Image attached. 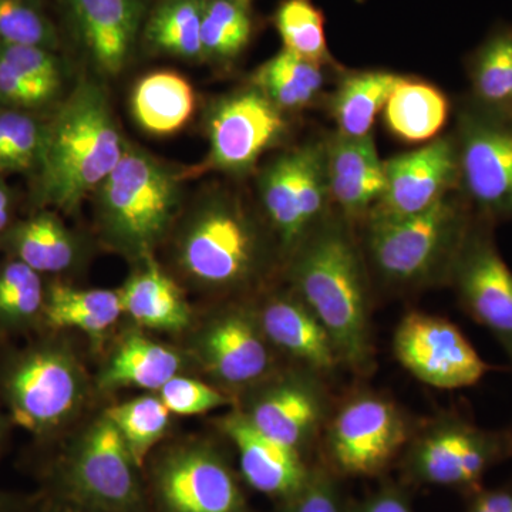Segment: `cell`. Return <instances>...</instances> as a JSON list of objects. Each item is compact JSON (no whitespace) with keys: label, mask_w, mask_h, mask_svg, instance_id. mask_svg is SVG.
<instances>
[{"label":"cell","mask_w":512,"mask_h":512,"mask_svg":"<svg viewBox=\"0 0 512 512\" xmlns=\"http://www.w3.org/2000/svg\"><path fill=\"white\" fill-rule=\"evenodd\" d=\"M167 271L208 302L251 299L282 281V261L255 202L225 185L200 192L163 247Z\"/></svg>","instance_id":"cell-1"},{"label":"cell","mask_w":512,"mask_h":512,"mask_svg":"<svg viewBox=\"0 0 512 512\" xmlns=\"http://www.w3.org/2000/svg\"><path fill=\"white\" fill-rule=\"evenodd\" d=\"M282 281L329 333L343 370L359 379L372 376L373 281L355 225L333 210L286 261Z\"/></svg>","instance_id":"cell-2"},{"label":"cell","mask_w":512,"mask_h":512,"mask_svg":"<svg viewBox=\"0 0 512 512\" xmlns=\"http://www.w3.org/2000/svg\"><path fill=\"white\" fill-rule=\"evenodd\" d=\"M127 147L101 79L83 77L47 121L42 163L30 183L32 210L73 214L119 164Z\"/></svg>","instance_id":"cell-3"},{"label":"cell","mask_w":512,"mask_h":512,"mask_svg":"<svg viewBox=\"0 0 512 512\" xmlns=\"http://www.w3.org/2000/svg\"><path fill=\"white\" fill-rule=\"evenodd\" d=\"M22 346L0 343V402L40 446L66 439L96 392L72 340L39 332Z\"/></svg>","instance_id":"cell-4"},{"label":"cell","mask_w":512,"mask_h":512,"mask_svg":"<svg viewBox=\"0 0 512 512\" xmlns=\"http://www.w3.org/2000/svg\"><path fill=\"white\" fill-rule=\"evenodd\" d=\"M187 181V168L127 140L119 164L93 192L101 244L130 265L158 256L187 204Z\"/></svg>","instance_id":"cell-5"},{"label":"cell","mask_w":512,"mask_h":512,"mask_svg":"<svg viewBox=\"0 0 512 512\" xmlns=\"http://www.w3.org/2000/svg\"><path fill=\"white\" fill-rule=\"evenodd\" d=\"M474 212L460 191L402 220L357 228L373 284L409 293L448 285Z\"/></svg>","instance_id":"cell-6"},{"label":"cell","mask_w":512,"mask_h":512,"mask_svg":"<svg viewBox=\"0 0 512 512\" xmlns=\"http://www.w3.org/2000/svg\"><path fill=\"white\" fill-rule=\"evenodd\" d=\"M106 412L69 437L43 473V493L99 512H151L146 481Z\"/></svg>","instance_id":"cell-7"},{"label":"cell","mask_w":512,"mask_h":512,"mask_svg":"<svg viewBox=\"0 0 512 512\" xmlns=\"http://www.w3.org/2000/svg\"><path fill=\"white\" fill-rule=\"evenodd\" d=\"M510 460L512 427L485 429L447 410L417 421L397 467L406 487L448 488L467 498L484 487L488 471Z\"/></svg>","instance_id":"cell-8"},{"label":"cell","mask_w":512,"mask_h":512,"mask_svg":"<svg viewBox=\"0 0 512 512\" xmlns=\"http://www.w3.org/2000/svg\"><path fill=\"white\" fill-rule=\"evenodd\" d=\"M184 338L194 372L235 402L285 363L266 338L255 298L210 303Z\"/></svg>","instance_id":"cell-9"},{"label":"cell","mask_w":512,"mask_h":512,"mask_svg":"<svg viewBox=\"0 0 512 512\" xmlns=\"http://www.w3.org/2000/svg\"><path fill=\"white\" fill-rule=\"evenodd\" d=\"M417 420L396 400L360 389L335 404L319 440V463L342 478H384L396 467Z\"/></svg>","instance_id":"cell-10"},{"label":"cell","mask_w":512,"mask_h":512,"mask_svg":"<svg viewBox=\"0 0 512 512\" xmlns=\"http://www.w3.org/2000/svg\"><path fill=\"white\" fill-rule=\"evenodd\" d=\"M256 207L274 238L282 269L333 212L323 141L286 148L256 174Z\"/></svg>","instance_id":"cell-11"},{"label":"cell","mask_w":512,"mask_h":512,"mask_svg":"<svg viewBox=\"0 0 512 512\" xmlns=\"http://www.w3.org/2000/svg\"><path fill=\"white\" fill-rule=\"evenodd\" d=\"M151 512H256L224 448L194 437L148 458L144 471Z\"/></svg>","instance_id":"cell-12"},{"label":"cell","mask_w":512,"mask_h":512,"mask_svg":"<svg viewBox=\"0 0 512 512\" xmlns=\"http://www.w3.org/2000/svg\"><path fill=\"white\" fill-rule=\"evenodd\" d=\"M208 153L200 164L187 168L188 180L208 173L244 178L259 160L284 143L288 114L276 107L251 83L217 97L205 116Z\"/></svg>","instance_id":"cell-13"},{"label":"cell","mask_w":512,"mask_h":512,"mask_svg":"<svg viewBox=\"0 0 512 512\" xmlns=\"http://www.w3.org/2000/svg\"><path fill=\"white\" fill-rule=\"evenodd\" d=\"M235 407L265 436L311 460L335 402L329 380L284 363L242 394Z\"/></svg>","instance_id":"cell-14"},{"label":"cell","mask_w":512,"mask_h":512,"mask_svg":"<svg viewBox=\"0 0 512 512\" xmlns=\"http://www.w3.org/2000/svg\"><path fill=\"white\" fill-rule=\"evenodd\" d=\"M461 192L477 217L497 225L512 221V117L468 99L457 116Z\"/></svg>","instance_id":"cell-15"},{"label":"cell","mask_w":512,"mask_h":512,"mask_svg":"<svg viewBox=\"0 0 512 512\" xmlns=\"http://www.w3.org/2000/svg\"><path fill=\"white\" fill-rule=\"evenodd\" d=\"M494 227L474 214L448 285L464 313L503 348L512 372V271L495 244Z\"/></svg>","instance_id":"cell-16"},{"label":"cell","mask_w":512,"mask_h":512,"mask_svg":"<svg viewBox=\"0 0 512 512\" xmlns=\"http://www.w3.org/2000/svg\"><path fill=\"white\" fill-rule=\"evenodd\" d=\"M393 353L419 382L439 390L476 386L493 367L443 316L410 311L394 329Z\"/></svg>","instance_id":"cell-17"},{"label":"cell","mask_w":512,"mask_h":512,"mask_svg":"<svg viewBox=\"0 0 512 512\" xmlns=\"http://www.w3.org/2000/svg\"><path fill=\"white\" fill-rule=\"evenodd\" d=\"M384 170L386 191L363 224L413 217L458 191L456 137H437L417 150L390 158L384 161Z\"/></svg>","instance_id":"cell-18"},{"label":"cell","mask_w":512,"mask_h":512,"mask_svg":"<svg viewBox=\"0 0 512 512\" xmlns=\"http://www.w3.org/2000/svg\"><path fill=\"white\" fill-rule=\"evenodd\" d=\"M74 42L101 79L127 69L146 23L144 0H59Z\"/></svg>","instance_id":"cell-19"},{"label":"cell","mask_w":512,"mask_h":512,"mask_svg":"<svg viewBox=\"0 0 512 512\" xmlns=\"http://www.w3.org/2000/svg\"><path fill=\"white\" fill-rule=\"evenodd\" d=\"M255 308L266 338L285 363L311 370L329 382L343 370L329 333L284 281L256 296Z\"/></svg>","instance_id":"cell-20"},{"label":"cell","mask_w":512,"mask_h":512,"mask_svg":"<svg viewBox=\"0 0 512 512\" xmlns=\"http://www.w3.org/2000/svg\"><path fill=\"white\" fill-rule=\"evenodd\" d=\"M215 426L237 451L239 476L252 490L281 503L309 480L315 461L265 436L237 407L218 417Z\"/></svg>","instance_id":"cell-21"},{"label":"cell","mask_w":512,"mask_h":512,"mask_svg":"<svg viewBox=\"0 0 512 512\" xmlns=\"http://www.w3.org/2000/svg\"><path fill=\"white\" fill-rule=\"evenodd\" d=\"M3 256L18 259L47 279L76 274L92 255L89 239L70 228L60 212L32 210L0 235Z\"/></svg>","instance_id":"cell-22"},{"label":"cell","mask_w":512,"mask_h":512,"mask_svg":"<svg viewBox=\"0 0 512 512\" xmlns=\"http://www.w3.org/2000/svg\"><path fill=\"white\" fill-rule=\"evenodd\" d=\"M323 144L333 210L359 228L386 191L384 161L373 134L353 138L335 133Z\"/></svg>","instance_id":"cell-23"},{"label":"cell","mask_w":512,"mask_h":512,"mask_svg":"<svg viewBox=\"0 0 512 512\" xmlns=\"http://www.w3.org/2000/svg\"><path fill=\"white\" fill-rule=\"evenodd\" d=\"M66 60L45 47L0 43V107L50 117L72 87Z\"/></svg>","instance_id":"cell-24"},{"label":"cell","mask_w":512,"mask_h":512,"mask_svg":"<svg viewBox=\"0 0 512 512\" xmlns=\"http://www.w3.org/2000/svg\"><path fill=\"white\" fill-rule=\"evenodd\" d=\"M192 365L183 346L167 345L148 336L143 329L120 333L93 377L97 393L140 389L157 393L178 375H188Z\"/></svg>","instance_id":"cell-25"},{"label":"cell","mask_w":512,"mask_h":512,"mask_svg":"<svg viewBox=\"0 0 512 512\" xmlns=\"http://www.w3.org/2000/svg\"><path fill=\"white\" fill-rule=\"evenodd\" d=\"M131 266L133 271L119 288L124 316L136 328L184 336L197 315L188 302L187 291L158 256Z\"/></svg>","instance_id":"cell-26"},{"label":"cell","mask_w":512,"mask_h":512,"mask_svg":"<svg viewBox=\"0 0 512 512\" xmlns=\"http://www.w3.org/2000/svg\"><path fill=\"white\" fill-rule=\"evenodd\" d=\"M119 289H87L47 279L43 332H80L103 349L123 318Z\"/></svg>","instance_id":"cell-27"},{"label":"cell","mask_w":512,"mask_h":512,"mask_svg":"<svg viewBox=\"0 0 512 512\" xmlns=\"http://www.w3.org/2000/svg\"><path fill=\"white\" fill-rule=\"evenodd\" d=\"M130 107L141 130L158 137L173 136L194 116L197 97L183 74L158 70L138 80Z\"/></svg>","instance_id":"cell-28"},{"label":"cell","mask_w":512,"mask_h":512,"mask_svg":"<svg viewBox=\"0 0 512 512\" xmlns=\"http://www.w3.org/2000/svg\"><path fill=\"white\" fill-rule=\"evenodd\" d=\"M450 116V100L426 80L404 77L394 87L383 119L387 130L407 144L430 143L439 137Z\"/></svg>","instance_id":"cell-29"},{"label":"cell","mask_w":512,"mask_h":512,"mask_svg":"<svg viewBox=\"0 0 512 512\" xmlns=\"http://www.w3.org/2000/svg\"><path fill=\"white\" fill-rule=\"evenodd\" d=\"M402 79V74L384 70L345 74L329 100L336 133L353 138L372 136L377 114Z\"/></svg>","instance_id":"cell-30"},{"label":"cell","mask_w":512,"mask_h":512,"mask_svg":"<svg viewBox=\"0 0 512 512\" xmlns=\"http://www.w3.org/2000/svg\"><path fill=\"white\" fill-rule=\"evenodd\" d=\"M47 278L18 259L0 261V343L43 332Z\"/></svg>","instance_id":"cell-31"},{"label":"cell","mask_w":512,"mask_h":512,"mask_svg":"<svg viewBox=\"0 0 512 512\" xmlns=\"http://www.w3.org/2000/svg\"><path fill=\"white\" fill-rule=\"evenodd\" d=\"M325 67L282 49L252 73L249 83L284 113L309 109L325 87Z\"/></svg>","instance_id":"cell-32"},{"label":"cell","mask_w":512,"mask_h":512,"mask_svg":"<svg viewBox=\"0 0 512 512\" xmlns=\"http://www.w3.org/2000/svg\"><path fill=\"white\" fill-rule=\"evenodd\" d=\"M471 97L477 106L512 117V26L501 25L485 37L467 62Z\"/></svg>","instance_id":"cell-33"},{"label":"cell","mask_w":512,"mask_h":512,"mask_svg":"<svg viewBox=\"0 0 512 512\" xmlns=\"http://www.w3.org/2000/svg\"><path fill=\"white\" fill-rule=\"evenodd\" d=\"M204 0H161L144 23L151 52L185 62H202L201 18Z\"/></svg>","instance_id":"cell-34"},{"label":"cell","mask_w":512,"mask_h":512,"mask_svg":"<svg viewBox=\"0 0 512 512\" xmlns=\"http://www.w3.org/2000/svg\"><path fill=\"white\" fill-rule=\"evenodd\" d=\"M254 35L251 6L235 0L202 2V62L227 67L247 50Z\"/></svg>","instance_id":"cell-35"},{"label":"cell","mask_w":512,"mask_h":512,"mask_svg":"<svg viewBox=\"0 0 512 512\" xmlns=\"http://www.w3.org/2000/svg\"><path fill=\"white\" fill-rule=\"evenodd\" d=\"M116 424L141 471L171 427L170 410L157 393H146L104 409Z\"/></svg>","instance_id":"cell-36"},{"label":"cell","mask_w":512,"mask_h":512,"mask_svg":"<svg viewBox=\"0 0 512 512\" xmlns=\"http://www.w3.org/2000/svg\"><path fill=\"white\" fill-rule=\"evenodd\" d=\"M49 117L0 107V177L32 180L42 163Z\"/></svg>","instance_id":"cell-37"},{"label":"cell","mask_w":512,"mask_h":512,"mask_svg":"<svg viewBox=\"0 0 512 512\" xmlns=\"http://www.w3.org/2000/svg\"><path fill=\"white\" fill-rule=\"evenodd\" d=\"M274 25L284 49L320 66H335L326 40L325 16L313 0H281Z\"/></svg>","instance_id":"cell-38"},{"label":"cell","mask_w":512,"mask_h":512,"mask_svg":"<svg viewBox=\"0 0 512 512\" xmlns=\"http://www.w3.org/2000/svg\"><path fill=\"white\" fill-rule=\"evenodd\" d=\"M0 43L60 52L62 35L43 0H0Z\"/></svg>","instance_id":"cell-39"},{"label":"cell","mask_w":512,"mask_h":512,"mask_svg":"<svg viewBox=\"0 0 512 512\" xmlns=\"http://www.w3.org/2000/svg\"><path fill=\"white\" fill-rule=\"evenodd\" d=\"M157 394L175 416H200L224 407L232 409L237 404L234 397L197 376H175Z\"/></svg>","instance_id":"cell-40"},{"label":"cell","mask_w":512,"mask_h":512,"mask_svg":"<svg viewBox=\"0 0 512 512\" xmlns=\"http://www.w3.org/2000/svg\"><path fill=\"white\" fill-rule=\"evenodd\" d=\"M349 503L342 480L316 460L306 484L292 497L276 503L274 512H349Z\"/></svg>","instance_id":"cell-41"},{"label":"cell","mask_w":512,"mask_h":512,"mask_svg":"<svg viewBox=\"0 0 512 512\" xmlns=\"http://www.w3.org/2000/svg\"><path fill=\"white\" fill-rule=\"evenodd\" d=\"M409 490L400 481L383 478L379 487L362 500H350L349 512H416Z\"/></svg>","instance_id":"cell-42"},{"label":"cell","mask_w":512,"mask_h":512,"mask_svg":"<svg viewBox=\"0 0 512 512\" xmlns=\"http://www.w3.org/2000/svg\"><path fill=\"white\" fill-rule=\"evenodd\" d=\"M466 500V512H512V477L497 487L484 485Z\"/></svg>","instance_id":"cell-43"},{"label":"cell","mask_w":512,"mask_h":512,"mask_svg":"<svg viewBox=\"0 0 512 512\" xmlns=\"http://www.w3.org/2000/svg\"><path fill=\"white\" fill-rule=\"evenodd\" d=\"M30 512H99L92 508L84 507L79 503L67 500V498L56 497L40 491L35 507Z\"/></svg>","instance_id":"cell-44"},{"label":"cell","mask_w":512,"mask_h":512,"mask_svg":"<svg viewBox=\"0 0 512 512\" xmlns=\"http://www.w3.org/2000/svg\"><path fill=\"white\" fill-rule=\"evenodd\" d=\"M16 208L18 200L15 191L6 183V178L0 177V235L18 218Z\"/></svg>","instance_id":"cell-45"},{"label":"cell","mask_w":512,"mask_h":512,"mask_svg":"<svg viewBox=\"0 0 512 512\" xmlns=\"http://www.w3.org/2000/svg\"><path fill=\"white\" fill-rule=\"evenodd\" d=\"M37 498L39 493L30 495L0 490V512H30Z\"/></svg>","instance_id":"cell-46"},{"label":"cell","mask_w":512,"mask_h":512,"mask_svg":"<svg viewBox=\"0 0 512 512\" xmlns=\"http://www.w3.org/2000/svg\"><path fill=\"white\" fill-rule=\"evenodd\" d=\"M13 429H15V424H13L8 412L0 402V458L5 456L6 451H8Z\"/></svg>","instance_id":"cell-47"},{"label":"cell","mask_w":512,"mask_h":512,"mask_svg":"<svg viewBox=\"0 0 512 512\" xmlns=\"http://www.w3.org/2000/svg\"><path fill=\"white\" fill-rule=\"evenodd\" d=\"M235 2L242 3V5L251 6L252 2H254V0H235Z\"/></svg>","instance_id":"cell-48"}]
</instances>
